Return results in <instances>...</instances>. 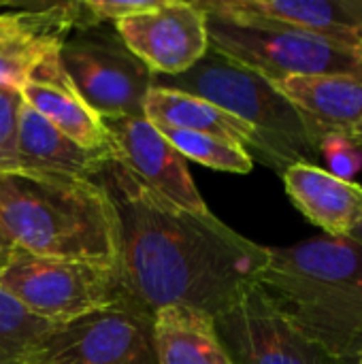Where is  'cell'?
I'll list each match as a JSON object with an SVG mask.
<instances>
[{
  "label": "cell",
  "mask_w": 362,
  "mask_h": 364,
  "mask_svg": "<svg viewBox=\"0 0 362 364\" xmlns=\"http://www.w3.org/2000/svg\"><path fill=\"white\" fill-rule=\"evenodd\" d=\"M15 252H17V245L13 243V239L6 235V230H4L2 224H0V273L11 264Z\"/></svg>",
  "instance_id": "d4e9b609"
},
{
  "label": "cell",
  "mask_w": 362,
  "mask_h": 364,
  "mask_svg": "<svg viewBox=\"0 0 362 364\" xmlns=\"http://www.w3.org/2000/svg\"><path fill=\"white\" fill-rule=\"evenodd\" d=\"M158 364H233L209 314L173 305L154 314Z\"/></svg>",
  "instance_id": "d6986e66"
},
{
  "label": "cell",
  "mask_w": 362,
  "mask_h": 364,
  "mask_svg": "<svg viewBox=\"0 0 362 364\" xmlns=\"http://www.w3.org/2000/svg\"><path fill=\"white\" fill-rule=\"evenodd\" d=\"M282 181L292 205L326 237H350L362 224V186L309 162L290 164Z\"/></svg>",
  "instance_id": "5bb4252c"
},
{
  "label": "cell",
  "mask_w": 362,
  "mask_h": 364,
  "mask_svg": "<svg viewBox=\"0 0 362 364\" xmlns=\"http://www.w3.org/2000/svg\"><path fill=\"white\" fill-rule=\"evenodd\" d=\"M113 28L154 77H179L209 51L207 15L196 2L158 0Z\"/></svg>",
  "instance_id": "30bf717a"
},
{
  "label": "cell",
  "mask_w": 362,
  "mask_h": 364,
  "mask_svg": "<svg viewBox=\"0 0 362 364\" xmlns=\"http://www.w3.org/2000/svg\"><path fill=\"white\" fill-rule=\"evenodd\" d=\"M102 122L109 134L111 158L132 177L166 203L188 213H211L188 171V160L145 115Z\"/></svg>",
  "instance_id": "8fae6325"
},
{
  "label": "cell",
  "mask_w": 362,
  "mask_h": 364,
  "mask_svg": "<svg viewBox=\"0 0 362 364\" xmlns=\"http://www.w3.org/2000/svg\"><path fill=\"white\" fill-rule=\"evenodd\" d=\"M350 237H352V239H356V241H361V243H362V224L358 226V228H356V230H354V232H352V235H350Z\"/></svg>",
  "instance_id": "83f0119b"
},
{
  "label": "cell",
  "mask_w": 362,
  "mask_h": 364,
  "mask_svg": "<svg viewBox=\"0 0 362 364\" xmlns=\"http://www.w3.org/2000/svg\"><path fill=\"white\" fill-rule=\"evenodd\" d=\"M356 364H362V346H361V350H358V358H356Z\"/></svg>",
  "instance_id": "f1b7e54d"
},
{
  "label": "cell",
  "mask_w": 362,
  "mask_h": 364,
  "mask_svg": "<svg viewBox=\"0 0 362 364\" xmlns=\"http://www.w3.org/2000/svg\"><path fill=\"white\" fill-rule=\"evenodd\" d=\"M158 0H83V15L85 26L83 28H96V26H115L117 21L141 13L145 9H151Z\"/></svg>",
  "instance_id": "cb8c5ba5"
},
{
  "label": "cell",
  "mask_w": 362,
  "mask_h": 364,
  "mask_svg": "<svg viewBox=\"0 0 362 364\" xmlns=\"http://www.w3.org/2000/svg\"><path fill=\"white\" fill-rule=\"evenodd\" d=\"M0 290L49 324H64L126 301L115 267L43 258L19 247L0 273Z\"/></svg>",
  "instance_id": "8992f818"
},
{
  "label": "cell",
  "mask_w": 362,
  "mask_h": 364,
  "mask_svg": "<svg viewBox=\"0 0 362 364\" xmlns=\"http://www.w3.org/2000/svg\"><path fill=\"white\" fill-rule=\"evenodd\" d=\"M154 85L194 94L245 122L260 139V162L280 175L297 162L316 164L318 143L280 87L213 49L179 77H154Z\"/></svg>",
  "instance_id": "277c9868"
},
{
  "label": "cell",
  "mask_w": 362,
  "mask_h": 364,
  "mask_svg": "<svg viewBox=\"0 0 362 364\" xmlns=\"http://www.w3.org/2000/svg\"><path fill=\"white\" fill-rule=\"evenodd\" d=\"M348 136H350V139H352V141H354V143H356V145L362 149V124L358 126V128H354Z\"/></svg>",
  "instance_id": "4316f807"
},
{
  "label": "cell",
  "mask_w": 362,
  "mask_h": 364,
  "mask_svg": "<svg viewBox=\"0 0 362 364\" xmlns=\"http://www.w3.org/2000/svg\"><path fill=\"white\" fill-rule=\"evenodd\" d=\"M205 15L209 49L256 70L273 83L288 77L312 75H346L362 79V51L269 21L218 13Z\"/></svg>",
  "instance_id": "5b68a950"
},
{
  "label": "cell",
  "mask_w": 362,
  "mask_h": 364,
  "mask_svg": "<svg viewBox=\"0 0 362 364\" xmlns=\"http://www.w3.org/2000/svg\"><path fill=\"white\" fill-rule=\"evenodd\" d=\"M32 364H158L154 316L122 301L53 324Z\"/></svg>",
  "instance_id": "ba28073f"
},
{
  "label": "cell",
  "mask_w": 362,
  "mask_h": 364,
  "mask_svg": "<svg viewBox=\"0 0 362 364\" xmlns=\"http://www.w3.org/2000/svg\"><path fill=\"white\" fill-rule=\"evenodd\" d=\"M205 13L269 21L362 51V0H201Z\"/></svg>",
  "instance_id": "4fadbf2b"
},
{
  "label": "cell",
  "mask_w": 362,
  "mask_h": 364,
  "mask_svg": "<svg viewBox=\"0 0 362 364\" xmlns=\"http://www.w3.org/2000/svg\"><path fill=\"white\" fill-rule=\"evenodd\" d=\"M58 62L81 100L102 119L143 115L154 75L113 26L73 30L60 47Z\"/></svg>",
  "instance_id": "52a82bcc"
},
{
  "label": "cell",
  "mask_w": 362,
  "mask_h": 364,
  "mask_svg": "<svg viewBox=\"0 0 362 364\" xmlns=\"http://www.w3.org/2000/svg\"><path fill=\"white\" fill-rule=\"evenodd\" d=\"M23 105L21 92L0 85V173L17 171V136L19 109Z\"/></svg>",
  "instance_id": "7402d4cb"
},
{
  "label": "cell",
  "mask_w": 362,
  "mask_h": 364,
  "mask_svg": "<svg viewBox=\"0 0 362 364\" xmlns=\"http://www.w3.org/2000/svg\"><path fill=\"white\" fill-rule=\"evenodd\" d=\"M0 224L28 254L117 269V215L96 179L0 173Z\"/></svg>",
  "instance_id": "3957f363"
},
{
  "label": "cell",
  "mask_w": 362,
  "mask_h": 364,
  "mask_svg": "<svg viewBox=\"0 0 362 364\" xmlns=\"http://www.w3.org/2000/svg\"><path fill=\"white\" fill-rule=\"evenodd\" d=\"M318 154L329 164V173L344 181H354L362 171V149L344 132L326 134L318 145Z\"/></svg>",
  "instance_id": "603a6c76"
},
{
  "label": "cell",
  "mask_w": 362,
  "mask_h": 364,
  "mask_svg": "<svg viewBox=\"0 0 362 364\" xmlns=\"http://www.w3.org/2000/svg\"><path fill=\"white\" fill-rule=\"evenodd\" d=\"M96 181L115 207L117 273L134 307L154 316L181 305L215 318L267 269L269 247L213 213L194 215L166 203L113 158Z\"/></svg>",
  "instance_id": "6da1fadb"
},
{
  "label": "cell",
  "mask_w": 362,
  "mask_h": 364,
  "mask_svg": "<svg viewBox=\"0 0 362 364\" xmlns=\"http://www.w3.org/2000/svg\"><path fill=\"white\" fill-rule=\"evenodd\" d=\"M21 98L62 134L85 149H105L109 134L105 122L94 113L70 85L60 68L58 55L47 60L21 87Z\"/></svg>",
  "instance_id": "e0dca14e"
},
{
  "label": "cell",
  "mask_w": 362,
  "mask_h": 364,
  "mask_svg": "<svg viewBox=\"0 0 362 364\" xmlns=\"http://www.w3.org/2000/svg\"><path fill=\"white\" fill-rule=\"evenodd\" d=\"M51 326L0 290V364H32L38 343Z\"/></svg>",
  "instance_id": "44dd1931"
},
{
  "label": "cell",
  "mask_w": 362,
  "mask_h": 364,
  "mask_svg": "<svg viewBox=\"0 0 362 364\" xmlns=\"http://www.w3.org/2000/svg\"><path fill=\"white\" fill-rule=\"evenodd\" d=\"M158 130L186 160H194L207 168L220 173H233V175H247L254 168L252 154L239 143L213 134H201V132L177 130V128H158Z\"/></svg>",
  "instance_id": "ffe728a7"
},
{
  "label": "cell",
  "mask_w": 362,
  "mask_h": 364,
  "mask_svg": "<svg viewBox=\"0 0 362 364\" xmlns=\"http://www.w3.org/2000/svg\"><path fill=\"white\" fill-rule=\"evenodd\" d=\"M28 2H21V0H0V13L6 11V9H15V6H23Z\"/></svg>",
  "instance_id": "484cf974"
},
{
  "label": "cell",
  "mask_w": 362,
  "mask_h": 364,
  "mask_svg": "<svg viewBox=\"0 0 362 364\" xmlns=\"http://www.w3.org/2000/svg\"><path fill=\"white\" fill-rule=\"evenodd\" d=\"M143 115L156 128H177L201 134H213L233 143L243 145L247 151L260 156V139L245 122L215 107L213 102L186 94L173 87L151 85L145 98Z\"/></svg>",
  "instance_id": "ac0fdd59"
},
{
  "label": "cell",
  "mask_w": 362,
  "mask_h": 364,
  "mask_svg": "<svg viewBox=\"0 0 362 364\" xmlns=\"http://www.w3.org/2000/svg\"><path fill=\"white\" fill-rule=\"evenodd\" d=\"M109 160V145L105 149H85L70 141L66 134H62L30 105H21L17 136V171L96 179V175Z\"/></svg>",
  "instance_id": "2e32d148"
},
{
  "label": "cell",
  "mask_w": 362,
  "mask_h": 364,
  "mask_svg": "<svg viewBox=\"0 0 362 364\" xmlns=\"http://www.w3.org/2000/svg\"><path fill=\"white\" fill-rule=\"evenodd\" d=\"M213 320L233 364H346L305 335L258 284Z\"/></svg>",
  "instance_id": "9c48e42d"
},
{
  "label": "cell",
  "mask_w": 362,
  "mask_h": 364,
  "mask_svg": "<svg viewBox=\"0 0 362 364\" xmlns=\"http://www.w3.org/2000/svg\"><path fill=\"white\" fill-rule=\"evenodd\" d=\"M85 26L81 2H28L0 13V85L19 90Z\"/></svg>",
  "instance_id": "7c38bea8"
},
{
  "label": "cell",
  "mask_w": 362,
  "mask_h": 364,
  "mask_svg": "<svg viewBox=\"0 0 362 364\" xmlns=\"http://www.w3.org/2000/svg\"><path fill=\"white\" fill-rule=\"evenodd\" d=\"M258 286L329 354L356 364L362 346V243L316 237L269 247Z\"/></svg>",
  "instance_id": "7a4b0ae2"
},
{
  "label": "cell",
  "mask_w": 362,
  "mask_h": 364,
  "mask_svg": "<svg viewBox=\"0 0 362 364\" xmlns=\"http://www.w3.org/2000/svg\"><path fill=\"white\" fill-rule=\"evenodd\" d=\"M320 145L326 134H350L362 124V79L346 75L288 77L275 83Z\"/></svg>",
  "instance_id": "9a60e30c"
}]
</instances>
